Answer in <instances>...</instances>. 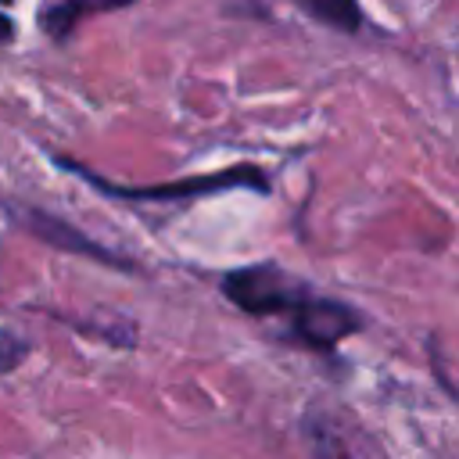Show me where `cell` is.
<instances>
[{
	"mask_svg": "<svg viewBox=\"0 0 459 459\" xmlns=\"http://www.w3.org/2000/svg\"><path fill=\"white\" fill-rule=\"evenodd\" d=\"M61 169L82 176L93 190L108 194V197H126V201H186V197H201V194H219V190H237V186H251L258 194L269 190V179L262 169L255 165H233V169H222V172H204V176H190V179H176V183H154V186H118V183H108L100 176H93L90 169H82L79 161L72 158H54Z\"/></svg>",
	"mask_w": 459,
	"mask_h": 459,
	"instance_id": "6da1fadb",
	"label": "cell"
},
{
	"mask_svg": "<svg viewBox=\"0 0 459 459\" xmlns=\"http://www.w3.org/2000/svg\"><path fill=\"white\" fill-rule=\"evenodd\" d=\"M222 294L240 308V312H251V316H283L290 319L298 312V305L312 294L305 280L283 273L280 265L273 262H262V265H247V269H237L222 280Z\"/></svg>",
	"mask_w": 459,
	"mask_h": 459,
	"instance_id": "7a4b0ae2",
	"label": "cell"
},
{
	"mask_svg": "<svg viewBox=\"0 0 459 459\" xmlns=\"http://www.w3.org/2000/svg\"><path fill=\"white\" fill-rule=\"evenodd\" d=\"M287 323H290L294 337L305 341L308 348H333L341 337H348V333H355L362 326V316L355 308L333 301V298L308 294Z\"/></svg>",
	"mask_w": 459,
	"mask_h": 459,
	"instance_id": "3957f363",
	"label": "cell"
},
{
	"mask_svg": "<svg viewBox=\"0 0 459 459\" xmlns=\"http://www.w3.org/2000/svg\"><path fill=\"white\" fill-rule=\"evenodd\" d=\"M136 0H54L39 11V29L54 39V43H65L86 18L93 14H111V11H122Z\"/></svg>",
	"mask_w": 459,
	"mask_h": 459,
	"instance_id": "277c9868",
	"label": "cell"
},
{
	"mask_svg": "<svg viewBox=\"0 0 459 459\" xmlns=\"http://www.w3.org/2000/svg\"><path fill=\"white\" fill-rule=\"evenodd\" d=\"M312 22L326 25V29H337L344 36H355L366 22L362 14V4L359 0H294Z\"/></svg>",
	"mask_w": 459,
	"mask_h": 459,
	"instance_id": "5b68a950",
	"label": "cell"
},
{
	"mask_svg": "<svg viewBox=\"0 0 459 459\" xmlns=\"http://www.w3.org/2000/svg\"><path fill=\"white\" fill-rule=\"evenodd\" d=\"M25 355H29V344L11 330H0V373H11L14 366H22Z\"/></svg>",
	"mask_w": 459,
	"mask_h": 459,
	"instance_id": "8992f818",
	"label": "cell"
},
{
	"mask_svg": "<svg viewBox=\"0 0 459 459\" xmlns=\"http://www.w3.org/2000/svg\"><path fill=\"white\" fill-rule=\"evenodd\" d=\"M11 39H14V22L0 11V47H4V43H11Z\"/></svg>",
	"mask_w": 459,
	"mask_h": 459,
	"instance_id": "52a82bcc",
	"label": "cell"
},
{
	"mask_svg": "<svg viewBox=\"0 0 459 459\" xmlns=\"http://www.w3.org/2000/svg\"><path fill=\"white\" fill-rule=\"evenodd\" d=\"M4 4H11V0H0V7H4Z\"/></svg>",
	"mask_w": 459,
	"mask_h": 459,
	"instance_id": "ba28073f",
	"label": "cell"
}]
</instances>
